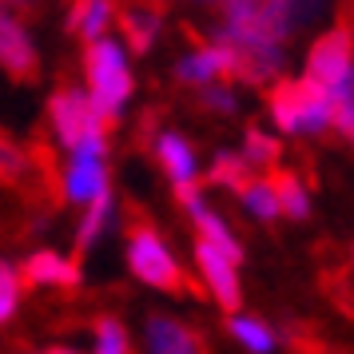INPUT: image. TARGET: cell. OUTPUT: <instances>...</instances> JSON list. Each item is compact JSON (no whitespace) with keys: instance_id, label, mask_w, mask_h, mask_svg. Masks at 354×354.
Listing matches in <instances>:
<instances>
[{"instance_id":"6da1fadb","label":"cell","mask_w":354,"mask_h":354,"mask_svg":"<svg viewBox=\"0 0 354 354\" xmlns=\"http://www.w3.org/2000/svg\"><path fill=\"white\" fill-rule=\"evenodd\" d=\"M267 108H271L274 128L287 131V136L326 131L335 124V96L310 76H303V80H274Z\"/></svg>"},{"instance_id":"7a4b0ae2","label":"cell","mask_w":354,"mask_h":354,"mask_svg":"<svg viewBox=\"0 0 354 354\" xmlns=\"http://www.w3.org/2000/svg\"><path fill=\"white\" fill-rule=\"evenodd\" d=\"M84 76H88V96L96 104V112L115 128V120H120L124 104L131 100V88H136L124 48L108 36L92 40L84 52Z\"/></svg>"},{"instance_id":"3957f363","label":"cell","mask_w":354,"mask_h":354,"mask_svg":"<svg viewBox=\"0 0 354 354\" xmlns=\"http://www.w3.org/2000/svg\"><path fill=\"white\" fill-rule=\"evenodd\" d=\"M128 267L140 283L156 290H176L179 295V290L195 287V283H187V274L179 271L176 255L167 251V243L160 239V231L147 219H136L128 227Z\"/></svg>"},{"instance_id":"277c9868","label":"cell","mask_w":354,"mask_h":354,"mask_svg":"<svg viewBox=\"0 0 354 354\" xmlns=\"http://www.w3.org/2000/svg\"><path fill=\"white\" fill-rule=\"evenodd\" d=\"M48 120L52 131H56V144L64 151H76L84 140H96V136H108V120L96 112V104L88 92L72 88V84H60L48 96Z\"/></svg>"},{"instance_id":"5b68a950","label":"cell","mask_w":354,"mask_h":354,"mask_svg":"<svg viewBox=\"0 0 354 354\" xmlns=\"http://www.w3.org/2000/svg\"><path fill=\"white\" fill-rule=\"evenodd\" d=\"M306 76L319 80L335 104L354 100V44L346 28H330L326 36H319L310 52H306Z\"/></svg>"},{"instance_id":"8992f818","label":"cell","mask_w":354,"mask_h":354,"mask_svg":"<svg viewBox=\"0 0 354 354\" xmlns=\"http://www.w3.org/2000/svg\"><path fill=\"white\" fill-rule=\"evenodd\" d=\"M0 68L4 76L17 84H36L40 80V56H36V44L20 12H12L4 0H0Z\"/></svg>"},{"instance_id":"52a82bcc","label":"cell","mask_w":354,"mask_h":354,"mask_svg":"<svg viewBox=\"0 0 354 354\" xmlns=\"http://www.w3.org/2000/svg\"><path fill=\"white\" fill-rule=\"evenodd\" d=\"M195 263H199V271H203V283L211 287V295H215V303L223 306V310H239V263L227 255V251H219L215 243L199 239L195 235Z\"/></svg>"},{"instance_id":"ba28073f","label":"cell","mask_w":354,"mask_h":354,"mask_svg":"<svg viewBox=\"0 0 354 354\" xmlns=\"http://www.w3.org/2000/svg\"><path fill=\"white\" fill-rule=\"evenodd\" d=\"M176 76L179 84H192V88L231 80V56L219 40H195V48L176 64Z\"/></svg>"},{"instance_id":"9c48e42d","label":"cell","mask_w":354,"mask_h":354,"mask_svg":"<svg viewBox=\"0 0 354 354\" xmlns=\"http://www.w3.org/2000/svg\"><path fill=\"white\" fill-rule=\"evenodd\" d=\"M24 287H60V290H76L80 287V263L56 255V251H32L20 267Z\"/></svg>"},{"instance_id":"30bf717a","label":"cell","mask_w":354,"mask_h":354,"mask_svg":"<svg viewBox=\"0 0 354 354\" xmlns=\"http://www.w3.org/2000/svg\"><path fill=\"white\" fill-rule=\"evenodd\" d=\"M147 354H207V346L192 326L167 319V315H156V319H147Z\"/></svg>"},{"instance_id":"8fae6325","label":"cell","mask_w":354,"mask_h":354,"mask_svg":"<svg viewBox=\"0 0 354 354\" xmlns=\"http://www.w3.org/2000/svg\"><path fill=\"white\" fill-rule=\"evenodd\" d=\"M115 12H120L115 0H72L64 28L72 36H80L84 44H92V40H100V36L112 28Z\"/></svg>"},{"instance_id":"7c38bea8","label":"cell","mask_w":354,"mask_h":354,"mask_svg":"<svg viewBox=\"0 0 354 354\" xmlns=\"http://www.w3.org/2000/svg\"><path fill=\"white\" fill-rule=\"evenodd\" d=\"M115 20H120V32H124V40H128V48L136 52V56H147V52L156 48V40H160V8H151V4H131V8H124V12H115Z\"/></svg>"},{"instance_id":"4fadbf2b","label":"cell","mask_w":354,"mask_h":354,"mask_svg":"<svg viewBox=\"0 0 354 354\" xmlns=\"http://www.w3.org/2000/svg\"><path fill=\"white\" fill-rule=\"evenodd\" d=\"M156 160H160V167L167 171V179L171 183H187V179H195V151L192 144L183 140V136H176V131H163L160 140H156Z\"/></svg>"},{"instance_id":"5bb4252c","label":"cell","mask_w":354,"mask_h":354,"mask_svg":"<svg viewBox=\"0 0 354 354\" xmlns=\"http://www.w3.org/2000/svg\"><path fill=\"white\" fill-rule=\"evenodd\" d=\"M108 223H112V187H104L96 199H88V203H84L80 227H76V259H80L84 251H92V247H96V239L108 231Z\"/></svg>"},{"instance_id":"9a60e30c","label":"cell","mask_w":354,"mask_h":354,"mask_svg":"<svg viewBox=\"0 0 354 354\" xmlns=\"http://www.w3.org/2000/svg\"><path fill=\"white\" fill-rule=\"evenodd\" d=\"M227 330H231V338L243 342L251 354H271L274 351V335H271V326H267L263 319H251V315H235V310H231Z\"/></svg>"},{"instance_id":"2e32d148","label":"cell","mask_w":354,"mask_h":354,"mask_svg":"<svg viewBox=\"0 0 354 354\" xmlns=\"http://www.w3.org/2000/svg\"><path fill=\"white\" fill-rule=\"evenodd\" d=\"M32 151L17 147L4 131H0V187H17L24 179H32Z\"/></svg>"},{"instance_id":"e0dca14e","label":"cell","mask_w":354,"mask_h":354,"mask_svg":"<svg viewBox=\"0 0 354 354\" xmlns=\"http://www.w3.org/2000/svg\"><path fill=\"white\" fill-rule=\"evenodd\" d=\"M274 195H279V211L290 215V219H306L310 215V199H306V187L299 183L295 171H271Z\"/></svg>"},{"instance_id":"ac0fdd59","label":"cell","mask_w":354,"mask_h":354,"mask_svg":"<svg viewBox=\"0 0 354 354\" xmlns=\"http://www.w3.org/2000/svg\"><path fill=\"white\" fill-rule=\"evenodd\" d=\"M251 179H255L251 176V163L243 160V156H231V151H219L215 163H211V171H207V183L227 187V192H243Z\"/></svg>"},{"instance_id":"d6986e66","label":"cell","mask_w":354,"mask_h":354,"mask_svg":"<svg viewBox=\"0 0 354 354\" xmlns=\"http://www.w3.org/2000/svg\"><path fill=\"white\" fill-rule=\"evenodd\" d=\"M92 354H131V338L115 315H96V322H92Z\"/></svg>"},{"instance_id":"ffe728a7","label":"cell","mask_w":354,"mask_h":354,"mask_svg":"<svg viewBox=\"0 0 354 354\" xmlns=\"http://www.w3.org/2000/svg\"><path fill=\"white\" fill-rule=\"evenodd\" d=\"M243 207L251 211L255 219H279L283 211H279V195H274V183L271 179H251L247 187L239 192Z\"/></svg>"},{"instance_id":"44dd1931","label":"cell","mask_w":354,"mask_h":354,"mask_svg":"<svg viewBox=\"0 0 354 354\" xmlns=\"http://www.w3.org/2000/svg\"><path fill=\"white\" fill-rule=\"evenodd\" d=\"M20 290H24V279H20V271L8 263V259H0V326L17 319V310H20Z\"/></svg>"},{"instance_id":"7402d4cb","label":"cell","mask_w":354,"mask_h":354,"mask_svg":"<svg viewBox=\"0 0 354 354\" xmlns=\"http://www.w3.org/2000/svg\"><path fill=\"white\" fill-rule=\"evenodd\" d=\"M243 160L251 163V167H274V160H279V140L267 136L263 128H247V136H243Z\"/></svg>"},{"instance_id":"603a6c76","label":"cell","mask_w":354,"mask_h":354,"mask_svg":"<svg viewBox=\"0 0 354 354\" xmlns=\"http://www.w3.org/2000/svg\"><path fill=\"white\" fill-rule=\"evenodd\" d=\"M199 100H203V108H211V112H235L231 88H219V84H203L199 88Z\"/></svg>"},{"instance_id":"cb8c5ba5","label":"cell","mask_w":354,"mask_h":354,"mask_svg":"<svg viewBox=\"0 0 354 354\" xmlns=\"http://www.w3.org/2000/svg\"><path fill=\"white\" fill-rule=\"evenodd\" d=\"M335 128H342V131L354 140V100H342V104H335Z\"/></svg>"},{"instance_id":"d4e9b609","label":"cell","mask_w":354,"mask_h":354,"mask_svg":"<svg viewBox=\"0 0 354 354\" xmlns=\"http://www.w3.org/2000/svg\"><path fill=\"white\" fill-rule=\"evenodd\" d=\"M12 12H20V17H36L40 12V0H4Z\"/></svg>"},{"instance_id":"484cf974","label":"cell","mask_w":354,"mask_h":354,"mask_svg":"<svg viewBox=\"0 0 354 354\" xmlns=\"http://www.w3.org/2000/svg\"><path fill=\"white\" fill-rule=\"evenodd\" d=\"M36 354H80V351H68V346H52V351H36Z\"/></svg>"}]
</instances>
